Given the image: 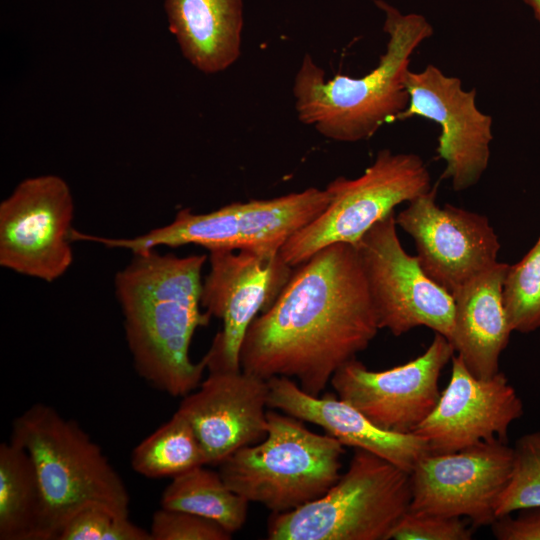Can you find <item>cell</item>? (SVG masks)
Here are the masks:
<instances>
[{
    "label": "cell",
    "mask_w": 540,
    "mask_h": 540,
    "mask_svg": "<svg viewBox=\"0 0 540 540\" xmlns=\"http://www.w3.org/2000/svg\"><path fill=\"white\" fill-rule=\"evenodd\" d=\"M267 381L270 409L315 424L344 446L375 454L409 474L416 463L429 453L428 444L422 437L413 432L382 429L338 396L310 395L288 377H272Z\"/></svg>",
    "instance_id": "ac0fdd59"
},
{
    "label": "cell",
    "mask_w": 540,
    "mask_h": 540,
    "mask_svg": "<svg viewBox=\"0 0 540 540\" xmlns=\"http://www.w3.org/2000/svg\"><path fill=\"white\" fill-rule=\"evenodd\" d=\"M274 304L250 324L241 369L288 377L319 396L379 328L355 245L331 244L296 266Z\"/></svg>",
    "instance_id": "6da1fadb"
},
{
    "label": "cell",
    "mask_w": 540,
    "mask_h": 540,
    "mask_svg": "<svg viewBox=\"0 0 540 540\" xmlns=\"http://www.w3.org/2000/svg\"><path fill=\"white\" fill-rule=\"evenodd\" d=\"M207 258L140 251L114 278L134 368L149 385L170 396L194 391L207 368L205 356L196 363L190 357L195 331L211 318L200 310Z\"/></svg>",
    "instance_id": "7a4b0ae2"
},
{
    "label": "cell",
    "mask_w": 540,
    "mask_h": 540,
    "mask_svg": "<svg viewBox=\"0 0 540 540\" xmlns=\"http://www.w3.org/2000/svg\"><path fill=\"white\" fill-rule=\"evenodd\" d=\"M510 480L496 509V517L540 507V432L517 439Z\"/></svg>",
    "instance_id": "d4e9b609"
},
{
    "label": "cell",
    "mask_w": 540,
    "mask_h": 540,
    "mask_svg": "<svg viewBox=\"0 0 540 540\" xmlns=\"http://www.w3.org/2000/svg\"><path fill=\"white\" fill-rule=\"evenodd\" d=\"M57 540H152V537L128 516L102 506H91L71 518Z\"/></svg>",
    "instance_id": "484cf974"
},
{
    "label": "cell",
    "mask_w": 540,
    "mask_h": 540,
    "mask_svg": "<svg viewBox=\"0 0 540 540\" xmlns=\"http://www.w3.org/2000/svg\"><path fill=\"white\" fill-rule=\"evenodd\" d=\"M210 269L202 283L201 306L222 320L204 355L209 371L241 369L240 352L245 334L258 316L276 301L293 268L280 252L257 250L209 251Z\"/></svg>",
    "instance_id": "8fae6325"
},
{
    "label": "cell",
    "mask_w": 540,
    "mask_h": 540,
    "mask_svg": "<svg viewBox=\"0 0 540 540\" xmlns=\"http://www.w3.org/2000/svg\"><path fill=\"white\" fill-rule=\"evenodd\" d=\"M431 188L429 170L419 155L382 149L359 177H338L327 185L330 202L326 209L291 236L280 255L296 267L331 244L356 245L396 206Z\"/></svg>",
    "instance_id": "ba28073f"
},
{
    "label": "cell",
    "mask_w": 540,
    "mask_h": 540,
    "mask_svg": "<svg viewBox=\"0 0 540 540\" xmlns=\"http://www.w3.org/2000/svg\"><path fill=\"white\" fill-rule=\"evenodd\" d=\"M497 518L491 524L494 537L498 540H540V507L518 511Z\"/></svg>",
    "instance_id": "f1b7e54d"
},
{
    "label": "cell",
    "mask_w": 540,
    "mask_h": 540,
    "mask_svg": "<svg viewBox=\"0 0 540 540\" xmlns=\"http://www.w3.org/2000/svg\"><path fill=\"white\" fill-rule=\"evenodd\" d=\"M169 29L184 57L212 74L239 57L243 0H165Z\"/></svg>",
    "instance_id": "ffe728a7"
},
{
    "label": "cell",
    "mask_w": 540,
    "mask_h": 540,
    "mask_svg": "<svg viewBox=\"0 0 540 540\" xmlns=\"http://www.w3.org/2000/svg\"><path fill=\"white\" fill-rule=\"evenodd\" d=\"M514 449L507 443H482L451 453H427L410 473L409 510L467 518L473 527L497 519L499 500L510 480Z\"/></svg>",
    "instance_id": "7c38bea8"
},
{
    "label": "cell",
    "mask_w": 540,
    "mask_h": 540,
    "mask_svg": "<svg viewBox=\"0 0 540 540\" xmlns=\"http://www.w3.org/2000/svg\"><path fill=\"white\" fill-rule=\"evenodd\" d=\"M268 381L242 369L209 371L176 411L191 424L206 457L219 465L238 449L267 435Z\"/></svg>",
    "instance_id": "e0dca14e"
},
{
    "label": "cell",
    "mask_w": 540,
    "mask_h": 540,
    "mask_svg": "<svg viewBox=\"0 0 540 540\" xmlns=\"http://www.w3.org/2000/svg\"><path fill=\"white\" fill-rule=\"evenodd\" d=\"M393 211L355 245L380 329L394 336L425 326L451 338L454 298L423 271L397 235Z\"/></svg>",
    "instance_id": "9c48e42d"
},
{
    "label": "cell",
    "mask_w": 540,
    "mask_h": 540,
    "mask_svg": "<svg viewBox=\"0 0 540 540\" xmlns=\"http://www.w3.org/2000/svg\"><path fill=\"white\" fill-rule=\"evenodd\" d=\"M502 301L512 331L529 333L540 327V237L519 262L509 265Z\"/></svg>",
    "instance_id": "cb8c5ba5"
},
{
    "label": "cell",
    "mask_w": 540,
    "mask_h": 540,
    "mask_svg": "<svg viewBox=\"0 0 540 540\" xmlns=\"http://www.w3.org/2000/svg\"><path fill=\"white\" fill-rule=\"evenodd\" d=\"M385 14L386 51L368 74L353 78L324 71L306 54L296 74L293 94L301 122L323 136L341 142L370 138L409 104L405 76L415 49L433 35V27L420 14H402L383 0H375Z\"/></svg>",
    "instance_id": "3957f363"
},
{
    "label": "cell",
    "mask_w": 540,
    "mask_h": 540,
    "mask_svg": "<svg viewBox=\"0 0 540 540\" xmlns=\"http://www.w3.org/2000/svg\"><path fill=\"white\" fill-rule=\"evenodd\" d=\"M437 185L408 202L396 224L415 242L426 275L453 294L496 264L500 242L488 218L436 202Z\"/></svg>",
    "instance_id": "9a60e30c"
},
{
    "label": "cell",
    "mask_w": 540,
    "mask_h": 540,
    "mask_svg": "<svg viewBox=\"0 0 540 540\" xmlns=\"http://www.w3.org/2000/svg\"><path fill=\"white\" fill-rule=\"evenodd\" d=\"M473 530L460 517L421 514L408 510L395 525L394 540H470Z\"/></svg>",
    "instance_id": "83f0119b"
},
{
    "label": "cell",
    "mask_w": 540,
    "mask_h": 540,
    "mask_svg": "<svg viewBox=\"0 0 540 540\" xmlns=\"http://www.w3.org/2000/svg\"><path fill=\"white\" fill-rule=\"evenodd\" d=\"M410 474L362 449L321 497L284 513H272L270 540H388L409 510Z\"/></svg>",
    "instance_id": "8992f818"
},
{
    "label": "cell",
    "mask_w": 540,
    "mask_h": 540,
    "mask_svg": "<svg viewBox=\"0 0 540 540\" xmlns=\"http://www.w3.org/2000/svg\"><path fill=\"white\" fill-rule=\"evenodd\" d=\"M10 440L29 454L41 489L38 540H57L77 513L102 506L129 515L130 495L102 448L74 420L36 403L12 422Z\"/></svg>",
    "instance_id": "277c9868"
},
{
    "label": "cell",
    "mask_w": 540,
    "mask_h": 540,
    "mask_svg": "<svg viewBox=\"0 0 540 540\" xmlns=\"http://www.w3.org/2000/svg\"><path fill=\"white\" fill-rule=\"evenodd\" d=\"M525 4L531 7L535 19L540 24V0H523Z\"/></svg>",
    "instance_id": "f546056e"
},
{
    "label": "cell",
    "mask_w": 540,
    "mask_h": 540,
    "mask_svg": "<svg viewBox=\"0 0 540 540\" xmlns=\"http://www.w3.org/2000/svg\"><path fill=\"white\" fill-rule=\"evenodd\" d=\"M42 494L27 451L9 440L0 445V539L38 540Z\"/></svg>",
    "instance_id": "44dd1931"
},
{
    "label": "cell",
    "mask_w": 540,
    "mask_h": 540,
    "mask_svg": "<svg viewBox=\"0 0 540 540\" xmlns=\"http://www.w3.org/2000/svg\"><path fill=\"white\" fill-rule=\"evenodd\" d=\"M204 466L173 477L162 493L161 507L207 518L233 534L244 526L250 502L234 492L219 471Z\"/></svg>",
    "instance_id": "7402d4cb"
},
{
    "label": "cell",
    "mask_w": 540,
    "mask_h": 540,
    "mask_svg": "<svg viewBox=\"0 0 540 540\" xmlns=\"http://www.w3.org/2000/svg\"><path fill=\"white\" fill-rule=\"evenodd\" d=\"M152 540H229L232 533L207 518L180 510L160 508L152 516Z\"/></svg>",
    "instance_id": "4316f807"
},
{
    "label": "cell",
    "mask_w": 540,
    "mask_h": 540,
    "mask_svg": "<svg viewBox=\"0 0 540 540\" xmlns=\"http://www.w3.org/2000/svg\"><path fill=\"white\" fill-rule=\"evenodd\" d=\"M509 264L497 262L453 294L454 320L450 343L456 356L478 378L499 372V358L512 329L502 301Z\"/></svg>",
    "instance_id": "d6986e66"
},
{
    "label": "cell",
    "mask_w": 540,
    "mask_h": 540,
    "mask_svg": "<svg viewBox=\"0 0 540 540\" xmlns=\"http://www.w3.org/2000/svg\"><path fill=\"white\" fill-rule=\"evenodd\" d=\"M327 189L307 188L271 199L235 202L209 213L180 210L174 220L133 238H107L73 230V241L97 242L132 253L158 246L194 244L212 250L280 252L297 231L316 219L328 206Z\"/></svg>",
    "instance_id": "52a82bcc"
},
{
    "label": "cell",
    "mask_w": 540,
    "mask_h": 540,
    "mask_svg": "<svg viewBox=\"0 0 540 540\" xmlns=\"http://www.w3.org/2000/svg\"><path fill=\"white\" fill-rule=\"evenodd\" d=\"M451 376L439 401L413 433L429 452L443 454L482 443H507L511 424L523 415V403L507 377L474 376L454 354Z\"/></svg>",
    "instance_id": "2e32d148"
},
{
    "label": "cell",
    "mask_w": 540,
    "mask_h": 540,
    "mask_svg": "<svg viewBox=\"0 0 540 540\" xmlns=\"http://www.w3.org/2000/svg\"><path fill=\"white\" fill-rule=\"evenodd\" d=\"M130 464L146 478H173L206 465V457L191 424L176 411L133 449Z\"/></svg>",
    "instance_id": "603a6c76"
},
{
    "label": "cell",
    "mask_w": 540,
    "mask_h": 540,
    "mask_svg": "<svg viewBox=\"0 0 540 540\" xmlns=\"http://www.w3.org/2000/svg\"><path fill=\"white\" fill-rule=\"evenodd\" d=\"M267 435L223 460L219 473L249 502L284 513L323 496L340 477L344 445L281 411H267Z\"/></svg>",
    "instance_id": "5b68a950"
},
{
    "label": "cell",
    "mask_w": 540,
    "mask_h": 540,
    "mask_svg": "<svg viewBox=\"0 0 540 540\" xmlns=\"http://www.w3.org/2000/svg\"><path fill=\"white\" fill-rule=\"evenodd\" d=\"M74 202L57 175L21 181L0 203V265L51 283L73 262Z\"/></svg>",
    "instance_id": "30bf717a"
},
{
    "label": "cell",
    "mask_w": 540,
    "mask_h": 540,
    "mask_svg": "<svg viewBox=\"0 0 540 540\" xmlns=\"http://www.w3.org/2000/svg\"><path fill=\"white\" fill-rule=\"evenodd\" d=\"M409 104L396 120L419 116L440 127L437 156L445 162L443 179L455 191L474 186L486 171L493 140L492 117L476 105V90H464L461 80L433 64L405 76Z\"/></svg>",
    "instance_id": "4fadbf2b"
},
{
    "label": "cell",
    "mask_w": 540,
    "mask_h": 540,
    "mask_svg": "<svg viewBox=\"0 0 540 540\" xmlns=\"http://www.w3.org/2000/svg\"><path fill=\"white\" fill-rule=\"evenodd\" d=\"M454 354L450 341L435 333L425 352L405 364L372 371L354 358L336 371L330 384L340 399L378 427L411 433L437 405L441 372Z\"/></svg>",
    "instance_id": "5bb4252c"
}]
</instances>
